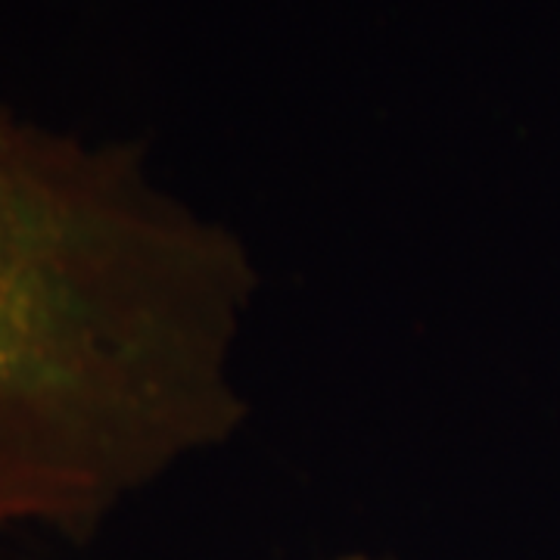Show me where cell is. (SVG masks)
<instances>
[{
  "label": "cell",
  "instance_id": "1",
  "mask_svg": "<svg viewBox=\"0 0 560 560\" xmlns=\"http://www.w3.org/2000/svg\"><path fill=\"white\" fill-rule=\"evenodd\" d=\"M234 287L131 153L0 103V529L91 533L224 423Z\"/></svg>",
  "mask_w": 560,
  "mask_h": 560
}]
</instances>
